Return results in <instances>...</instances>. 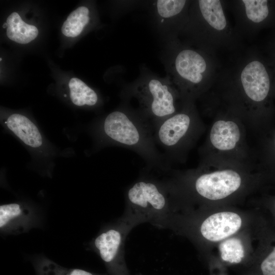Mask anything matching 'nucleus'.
Returning <instances> with one entry per match:
<instances>
[{"label": "nucleus", "mask_w": 275, "mask_h": 275, "mask_svg": "<svg viewBox=\"0 0 275 275\" xmlns=\"http://www.w3.org/2000/svg\"><path fill=\"white\" fill-rule=\"evenodd\" d=\"M102 131L111 142L138 154L149 170L164 173L170 170V164L155 142L152 125L128 103L124 102L105 117Z\"/></svg>", "instance_id": "f257e3e1"}, {"label": "nucleus", "mask_w": 275, "mask_h": 275, "mask_svg": "<svg viewBox=\"0 0 275 275\" xmlns=\"http://www.w3.org/2000/svg\"><path fill=\"white\" fill-rule=\"evenodd\" d=\"M124 101L137 102L134 108L154 127L179 109L177 100L181 96L170 77H161L142 67L136 79L126 84L123 91Z\"/></svg>", "instance_id": "f03ea898"}, {"label": "nucleus", "mask_w": 275, "mask_h": 275, "mask_svg": "<svg viewBox=\"0 0 275 275\" xmlns=\"http://www.w3.org/2000/svg\"><path fill=\"white\" fill-rule=\"evenodd\" d=\"M173 192L166 178L143 175L127 188L125 209L122 217L135 227L149 223L167 228Z\"/></svg>", "instance_id": "7ed1b4c3"}, {"label": "nucleus", "mask_w": 275, "mask_h": 275, "mask_svg": "<svg viewBox=\"0 0 275 275\" xmlns=\"http://www.w3.org/2000/svg\"><path fill=\"white\" fill-rule=\"evenodd\" d=\"M184 103L181 110L161 121L153 128L155 142L163 149L170 164L185 158L203 129L193 107Z\"/></svg>", "instance_id": "20e7f679"}, {"label": "nucleus", "mask_w": 275, "mask_h": 275, "mask_svg": "<svg viewBox=\"0 0 275 275\" xmlns=\"http://www.w3.org/2000/svg\"><path fill=\"white\" fill-rule=\"evenodd\" d=\"M160 57L167 75L180 89L182 98L187 100L193 97L207 68L203 57L195 50L177 49L174 40L163 44Z\"/></svg>", "instance_id": "39448f33"}, {"label": "nucleus", "mask_w": 275, "mask_h": 275, "mask_svg": "<svg viewBox=\"0 0 275 275\" xmlns=\"http://www.w3.org/2000/svg\"><path fill=\"white\" fill-rule=\"evenodd\" d=\"M134 227L122 217L104 228L94 239L92 248L108 267L118 273L125 271V242Z\"/></svg>", "instance_id": "423d86ee"}, {"label": "nucleus", "mask_w": 275, "mask_h": 275, "mask_svg": "<svg viewBox=\"0 0 275 275\" xmlns=\"http://www.w3.org/2000/svg\"><path fill=\"white\" fill-rule=\"evenodd\" d=\"M241 177L232 169L216 170L199 174L195 179L194 188L200 196L211 200L224 199L240 187Z\"/></svg>", "instance_id": "0eeeda50"}, {"label": "nucleus", "mask_w": 275, "mask_h": 275, "mask_svg": "<svg viewBox=\"0 0 275 275\" xmlns=\"http://www.w3.org/2000/svg\"><path fill=\"white\" fill-rule=\"evenodd\" d=\"M184 0L149 1L151 23L159 39L164 44L174 40L177 20L186 7Z\"/></svg>", "instance_id": "6e6552de"}, {"label": "nucleus", "mask_w": 275, "mask_h": 275, "mask_svg": "<svg viewBox=\"0 0 275 275\" xmlns=\"http://www.w3.org/2000/svg\"><path fill=\"white\" fill-rule=\"evenodd\" d=\"M242 129L240 125L230 119L215 121L210 129L208 143L218 153H233L241 147L243 141Z\"/></svg>", "instance_id": "1a4fd4ad"}, {"label": "nucleus", "mask_w": 275, "mask_h": 275, "mask_svg": "<svg viewBox=\"0 0 275 275\" xmlns=\"http://www.w3.org/2000/svg\"><path fill=\"white\" fill-rule=\"evenodd\" d=\"M241 82L246 96L254 102L263 101L267 96L270 89L268 74L263 64L254 61L243 69Z\"/></svg>", "instance_id": "9d476101"}, {"label": "nucleus", "mask_w": 275, "mask_h": 275, "mask_svg": "<svg viewBox=\"0 0 275 275\" xmlns=\"http://www.w3.org/2000/svg\"><path fill=\"white\" fill-rule=\"evenodd\" d=\"M35 212L19 203L0 206V229L3 232L20 233L28 231L35 223Z\"/></svg>", "instance_id": "9b49d317"}, {"label": "nucleus", "mask_w": 275, "mask_h": 275, "mask_svg": "<svg viewBox=\"0 0 275 275\" xmlns=\"http://www.w3.org/2000/svg\"><path fill=\"white\" fill-rule=\"evenodd\" d=\"M241 225V219L236 213L221 212L209 216L202 224L200 232L206 239L218 241L236 232Z\"/></svg>", "instance_id": "f8f14e48"}, {"label": "nucleus", "mask_w": 275, "mask_h": 275, "mask_svg": "<svg viewBox=\"0 0 275 275\" xmlns=\"http://www.w3.org/2000/svg\"><path fill=\"white\" fill-rule=\"evenodd\" d=\"M5 123L7 127L26 145L36 148L42 145V137L38 128L26 117L19 114H13L8 117Z\"/></svg>", "instance_id": "ddd939ff"}, {"label": "nucleus", "mask_w": 275, "mask_h": 275, "mask_svg": "<svg viewBox=\"0 0 275 275\" xmlns=\"http://www.w3.org/2000/svg\"><path fill=\"white\" fill-rule=\"evenodd\" d=\"M6 34L9 39L20 44H26L34 40L38 35V30L34 25L24 22L16 12L7 18Z\"/></svg>", "instance_id": "4468645a"}, {"label": "nucleus", "mask_w": 275, "mask_h": 275, "mask_svg": "<svg viewBox=\"0 0 275 275\" xmlns=\"http://www.w3.org/2000/svg\"><path fill=\"white\" fill-rule=\"evenodd\" d=\"M198 4L202 16L211 27L218 31L226 28L227 21L219 1L200 0Z\"/></svg>", "instance_id": "2eb2a0df"}, {"label": "nucleus", "mask_w": 275, "mask_h": 275, "mask_svg": "<svg viewBox=\"0 0 275 275\" xmlns=\"http://www.w3.org/2000/svg\"><path fill=\"white\" fill-rule=\"evenodd\" d=\"M70 96L73 104L77 106H94L98 101L95 91L88 86L81 80L73 77L69 81Z\"/></svg>", "instance_id": "dca6fc26"}, {"label": "nucleus", "mask_w": 275, "mask_h": 275, "mask_svg": "<svg viewBox=\"0 0 275 275\" xmlns=\"http://www.w3.org/2000/svg\"><path fill=\"white\" fill-rule=\"evenodd\" d=\"M90 11L85 6H80L71 12L64 21L61 31L68 37H75L82 32L90 21Z\"/></svg>", "instance_id": "f3484780"}, {"label": "nucleus", "mask_w": 275, "mask_h": 275, "mask_svg": "<svg viewBox=\"0 0 275 275\" xmlns=\"http://www.w3.org/2000/svg\"><path fill=\"white\" fill-rule=\"evenodd\" d=\"M36 268L38 275H94L83 269L61 266L45 257L37 261Z\"/></svg>", "instance_id": "a211bd4d"}, {"label": "nucleus", "mask_w": 275, "mask_h": 275, "mask_svg": "<svg viewBox=\"0 0 275 275\" xmlns=\"http://www.w3.org/2000/svg\"><path fill=\"white\" fill-rule=\"evenodd\" d=\"M219 248L222 259L230 263H239L244 256L242 244L239 239L236 238L224 241Z\"/></svg>", "instance_id": "6ab92c4d"}, {"label": "nucleus", "mask_w": 275, "mask_h": 275, "mask_svg": "<svg viewBox=\"0 0 275 275\" xmlns=\"http://www.w3.org/2000/svg\"><path fill=\"white\" fill-rule=\"evenodd\" d=\"M248 18L254 22L263 21L268 15V1L266 0H243Z\"/></svg>", "instance_id": "aec40b11"}, {"label": "nucleus", "mask_w": 275, "mask_h": 275, "mask_svg": "<svg viewBox=\"0 0 275 275\" xmlns=\"http://www.w3.org/2000/svg\"><path fill=\"white\" fill-rule=\"evenodd\" d=\"M261 268L263 275H275V248L263 260Z\"/></svg>", "instance_id": "412c9836"}, {"label": "nucleus", "mask_w": 275, "mask_h": 275, "mask_svg": "<svg viewBox=\"0 0 275 275\" xmlns=\"http://www.w3.org/2000/svg\"><path fill=\"white\" fill-rule=\"evenodd\" d=\"M3 26L4 28H7L8 24L6 22H5V23H4Z\"/></svg>", "instance_id": "4be33fe9"}]
</instances>
